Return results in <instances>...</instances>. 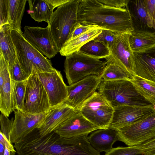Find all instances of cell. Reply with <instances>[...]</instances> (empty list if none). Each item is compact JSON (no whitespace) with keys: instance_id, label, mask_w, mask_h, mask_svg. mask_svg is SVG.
<instances>
[{"instance_id":"cell-33","label":"cell","mask_w":155,"mask_h":155,"mask_svg":"<svg viewBox=\"0 0 155 155\" xmlns=\"http://www.w3.org/2000/svg\"><path fill=\"white\" fill-rule=\"evenodd\" d=\"M9 68L11 78L15 82L24 81L29 78L21 68L16 55L15 61Z\"/></svg>"},{"instance_id":"cell-9","label":"cell","mask_w":155,"mask_h":155,"mask_svg":"<svg viewBox=\"0 0 155 155\" xmlns=\"http://www.w3.org/2000/svg\"><path fill=\"white\" fill-rule=\"evenodd\" d=\"M103 79L96 75H91L68 86L67 98L64 103L78 110L94 93Z\"/></svg>"},{"instance_id":"cell-20","label":"cell","mask_w":155,"mask_h":155,"mask_svg":"<svg viewBox=\"0 0 155 155\" xmlns=\"http://www.w3.org/2000/svg\"><path fill=\"white\" fill-rule=\"evenodd\" d=\"M88 137L91 146L100 152L109 151L118 140L117 130L109 128L97 130Z\"/></svg>"},{"instance_id":"cell-39","label":"cell","mask_w":155,"mask_h":155,"mask_svg":"<svg viewBox=\"0 0 155 155\" xmlns=\"http://www.w3.org/2000/svg\"><path fill=\"white\" fill-rule=\"evenodd\" d=\"M140 146L145 155H155V139L145 142Z\"/></svg>"},{"instance_id":"cell-29","label":"cell","mask_w":155,"mask_h":155,"mask_svg":"<svg viewBox=\"0 0 155 155\" xmlns=\"http://www.w3.org/2000/svg\"><path fill=\"white\" fill-rule=\"evenodd\" d=\"M81 52L97 58L106 59L110 55L109 49L102 43L94 40L87 43L81 48Z\"/></svg>"},{"instance_id":"cell-15","label":"cell","mask_w":155,"mask_h":155,"mask_svg":"<svg viewBox=\"0 0 155 155\" xmlns=\"http://www.w3.org/2000/svg\"><path fill=\"white\" fill-rule=\"evenodd\" d=\"M97 130L78 111L59 125L54 132L60 139H70L86 136Z\"/></svg>"},{"instance_id":"cell-26","label":"cell","mask_w":155,"mask_h":155,"mask_svg":"<svg viewBox=\"0 0 155 155\" xmlns=\"http://www.w3.org/2000/svg\"><path fill=\"white\" fill-rule=\"evenodd\" d=\"M11 31L8 24L0 27V52L3 55L9 66L15 61L16 54L11 35Z\"/></svg>"},{"instance_id":"cell-37","label":"cell","mask_w":155,"mask_h":155,"mask_svg":"<svg viewBox=\"0 0 155 155\" xmlns=\"http://www.w3.org/2000/svg\"><path fill=\"white\" fill-rule=\"evenodd\" d=\"M0 27L8 24V11L7 0H0Z\"/></svg>"},{"instance_id":"cell-6","label":"cell","mask_w":155,"mask_h":155,"mask_svg":"<svg viewBox=\"0 0 155 155\" xmlns=\"http://www.w3.org/2000/svg\"><path fill=\"white\" fill-rule=\"evenodd\" d=\"M114 108L99 92H95L79 110L82 115L97 129L108 128Z\"/></svg>"},{"instance_id":"cell-25","label":"cell","mask_w":155,"mask_h":155,"mask_svg":"<svg viewBox=\"0 0 155 155\" xmlns=\"http://www.w3.org/2000/svg\"><path fill=\"white\" fill-rule=\"evenodd\" d=\"M14 83L10 75L0 87V110L1 113L7 117L15 110L13 97Z\"/></svg>"},{"instance_id":"cell-12","label":"cell","mask_w":155,"mask_h":155,"mask_svg":"<svg viewBox=\"0 0 155 155\" xmlns=\"http://www.w3.org/2000/svg\"><path fill=\"white\" fill-rule=\"evenodd\" d=\"M108 128L117 130L134 124L155 110L152 105L146 106L124 105L115 107Z\"/></svg>"},{"instance_id":"cell-27","label":"cell","mask_w":155,"mask_h":155,"mask_svg":"<svg viewBox=\"0 0 155 155\" xmlns=\"http://www.w3.org/2000/svg\"><path fill=\"white\" fill-rule=\"evenodd\" d=\"M130 80L137 92L155 107V82L134 76Z\"/></svg>"},{"instance_id":"cell-32","label":"cell","mask_w":155,"mask_h":155,"mask_svg":"<svg viewBox=\"0 0 155 155\" xmlns=\"http://www.w3.org/2000/svg\"><path fill=\"white\" fill-rule=\"evenodd\" d=\"M104 155H145L140 145L113 148Z\"/></svg>"},{"instance_id":"cell-14","label":"cell","mask_w":155,"mask_h":155,"mask_svg":"<svg viewBox=\"0 0 155 155\" xmlns=\"http://www.w3.org/2000/svg\"><path fill=\"white\" fill-rule=\"evenodd\" d=\"M47 113L33 114L19 110H15V119L10 134L11 143H15L35 129H38Z\"/></svg>"},{"instance_id":"cell-36","label":"cell","mask_w":155,"mask_h":155,"mask_svg":"<svg viewBox=\"0 0 155 155\" xmlns=\"http://www.w3.org/2000/svg\"><path fill=\"white\" fill-rule=\"evenodd\" d=\"M96 28H103L95 25H83L79 22L72 27L69 36L68 40L80 35L89 30Z\"/></svg>"},{"instance_id":"cell-43","label":"cell","mask_w":155,"mask_h":155,"mask_svg":"<svg viewBox=\"0 0 155 155\" xmlns=\"http://www.w3.org/2000/svg\"><path fill=\"white\" fill-rule=\"evenodd\" d=\"M5 147L2 143H0V155H4Z\"/></svg>"},{"instance_id":"cell-10","label":"cell","mask_w":155,"mask_h":155,"mask_svg":"<svg viewBox=\"0 0 155 155\" xmlns=\"http://www.w3.org/2000/svg\"><path fill=\"white\" fill-rule=\"evenodd\" d=\"M130 35L117 33L110 49V55L106 59L133 76L132 70L134 63V53L129 42Z\"/></svg>"},{"instance_id":"cell-2","label":"cell","mask_w":155,"mask_h":155,"mask_svg":"<svg viewBox=\"0 0 155 155\" xmlns=\"http://www.w3.org/2000/svg\"><path fill=\"white\" fill-rule=\"evenodd\" d=\"M78 20L83 25H97L117 33L130 35L134 30L130 13L126 8L111 7L98 0H80Z\"/></svg>"},{"instance_id":"cell-7","label":"cell","mask_w":155,"mask_h":155,"mask_svg":"<svg viewBox=\"0 0 155 155\" xmlns=\"http://www.w3.org/2000/svg\"><path fill=\"white\" fill-rule=\"evenodd\" d=\"M118 140L128 146L140 145L155 139V110L141 120L116 130Z\"/></svg>"},{"instance_id":"cell-40","label":"cell","mask_w":155,"mask_h":155,"mask_svg":"<svg viewBox=\"0 0 155 155\" xmlns=\"http://www.w3.org/2000/svg\"><path fill=\"white\" fill-rule=\"evenodd\" d=\"M144 2L148 14L155 21V0H144Z\"/></svg>"},{"instance_id":"cell-28","label":"cell","mask_w":155,"mask_h":155,"mask_svg":"<svg viewBox=\"0 0 155 155\" xmlns=\"http://www.w3.org/2000/svg\"><path fill=\"white\" fill-rule=\"evenodd\" d=\"M106 61L101 77L105 81H112L129 80L133 76L128 73L124 70L114 64Z\"/></svg>"},{"instance_id":"cell-16","label":"cell","mask_w":155,"mask_h":155,"mask_svg":"<svg viewBox=\"0 0 155 155\" xmlns=\"http://www.w3.org/2000/svg\"><path fill=\"white\" fill-rule=\"evenodd\" d=\"M134 53L133 75L155 82V45L141 51Z\"/></svg>"},{"instance_id":"cell-19","label":"cell","mask_w":155,"mask_h":155,"mask_svg":"<svg viewBox=\"0 0 155 155\" xmlns=\"http://www.w3.org/2000/svg\"><path fill=\"white\" fill-rule=\"evenodd\" d=\"M126 8L130 13L134 30L155 31V21L148 14L144 0H129Z\"/></svg>"},{"instance_id":"cell-35","label":"cell","mask_w":155,"mask_h":155,"mask_svg":"<svg viewBox=\"0 0 155 155\" xmlns=\"http://www.w3.org/2000/svg\"><path fill=\"white\" fill-rule=\"evenodd\" d=\"M14 120L13 118L9 120L8 117L1 113L0 116L1 132L10 142V134Z\"/></svg>"},{"instance_id":"cell-8","label":"cell","mask_w":155,"mask_h":155,"mask_svg":"<svg viewBox=\"0 0 155 155\" xmlns=\"http://www.w3.org/2000/svg\"><path fill=\"white\" fill-rule=\"evenodd\" d=\"M51 108L45 89L36 74L27 79L23 108L21 110L33 114H45Z\"/></svg>"},{"instance_id":"cell-4","label":"cell","mask_w":155,"mask_h":155,"mask_svg":"<svg viewBox=\"0 0 155 155\" xmlns=\"http://www.w3.org/2000/svg\"><path fill=\"white\" fill-rule=\"evenodd\" d=\"M80 0H70L57 8L48 23L58 52L68 40L73 26L79 22L78 12Z\"/></svg>"},{"instance_id":"cell-38","label":"cell","mask_w":155,"mask_h":155,"mask_svg":"<svg viewBox=\"0 0 155 155\" xmlns=\"http://www.w3.org/2000/svg\"><path fill=\"white\" fill-rule=\"evenodd\" d=\"M107 6L117 8H126L129 0H98Z\"/></svg>"},{"instance_id":"cell-23","label":"cell","mask_w":155,"mask_h":155,"mask_svg":"<svg viewBox=\"0 0 155 155\" xmlns=\"http://www.w3.org/2000/svg\"><path fill=\"white\" fill-rule=\"evenodd\" d=\"M28 13L38 22L45 21L48 23L53 12L54 8L48 0H28Z\"/></svg>"},{"instance_id":"cell-30","label":"cell","mask_w":155,"mask_h":155,"mask_svg":"<svg viewBox=\"0 0 155 155\" xmlns=\"http://www.w3.org/2000/svg\"><path fill=\"white\" fill-rule=\"evenodd\" d=\"M32 64L31 75L41 73L51 72L55 69L52 67L51 61L38 51L32 60Z\"/></svg>"},{"instance_id":"cell-22","label":"cell","mask_w":155,"mask_h":155,"mask_svg":"<svg viewBox=\"0 0 155 155\" xmlns=\"http://www.w3.org/2000/svg\"><path fill=\"white\" fill-rule=\"evenodd\" d=\"M129 42L134 52L141 51L155 45V32L134 30Z\"/></svg>"},{"instance_id":"cell-1","label":"cell","mask_w":155,"mask_h":155,"mask_svg":"<svg viewBox=\"0 0 155 155\" xmlns=\"http://www.w3.org/2000/svg\"><path fill=\"white\" fill-rule=\"evenodd\" d=\"M14 143L18 155H101L87 136L60 139L54 131L41 136L37 129Z\"/></svg>"},{"instance_id":"cell-3","label":"cell","mask_w":155,"mask_h":155,"mask_svg":"<svg viewBox=\"0 0 155 155\" xmlns=\"http://www.w3.org/2000/svg\"><path fill=\"white\" fill-rule=\"evenodd\" d=\"M98 91L114 108L120 106L152 105L137 92L130 80L112 81L103 80Z\"/></svg>"},{"instance_id":"cell-21","label":"cell","mask_w":155,"mask_h":155,"mask_svg":"<svg viewBox=\"0 0 155 155\" xmlns=\"http://www.w3.org/2000/svg\"><path fill=\"white\" fill-rule=\"evenodd\" d=\"M102 28H96L86 32L68 40L59 51L60 54L66 57L80 51L81 47L88 42L94 40L101 32Z\"/></svg>"},{"instance_id":"cell-5","label":"cell","mask_w":155,"mask_h":155,"mask_svg":"<svg viewBox=\"0 0 155 155\" xmlns=\"http://www.w3.org/2000/svg\"><path fill=\"white\" fill-rule=\"evenodd\" d=\"M106 64L97 58L80 51L66 57L64 72L69 85L88 76L94 75L101 77Z\"/></svg>"},{"instance_id":"cell-41","label":"cell","mask_w":155,"mask_h":155,"mask_svg":"<svg viewBox=\"0 0 155 155\" xmlns=\"http://www.w3.org/2000/svg\"><path fill=\"white\" fill-rule=\"evenodd\" d=\"M4 155H15L16 150L14 149L12 143L7 139L5 141Z\"/></svg>"},{"instance_id":"cell-34","label":"cell","mask_w":155,"mask_h":155,"mask_svg":"<svg viewBox=\"0 0 155 155\" xmlns=\"http://www.w3.org/2000/svg\"><path fill=\"white\" fill-rule=\"evenodd\" d=\"M117 32L107 29L102 30L101 33L94 40L103 44L110 50L113 42Z\"/></svg>"},{"instance_id":"cell-11","label":"cell","mask_w":155,"mask_h":155,"mask_svg":"<svg viewBox=\"0 0 155 155\" xmlns=\"http://www.w3.org/2000/svg\"><path fill=\"white\" fill-rule=\"evenodd\" d=\"M23 35L36 50L50 59L58 52L48 25L45 28L25 26Z\"/></svg>"},{"instance_id":"cell-17","label":"cell","mask_w":155,"mask_h":155,"mask_svg":"<svg viewBox=\"0 0 155 155\" xmlns=\"http://www.w3.org/2000/svg\"><path fill=\"white\" fill-rule=\"evenodd\" d=\"M78 111L64 103L51 107L38 129L39 134L44 136L53 132L64 122Z\"/></svg>"},{"instance_id":"cell-31","label":"cell","mask_w":155,"mask_h":155,"mask_svg":"<svg viewBox=\"0 0 155 155\" xmlns=\"http://www.w3.org/2000/svg\"><path fill=\"white\" fill-rule=\"evenodd\" d=\"M27 79L20 81H15L13 97L15 110H21L23 108Z\"/></svg>"},{"instance_id":"cell-18","label":"cell","mask_w":155,"mask_h":155,"mask_svg":"<svg viewBox=\"0 0 155 155\" xmlns=\"http://www.w3.org/2000/svg\"><path fill=\"white\" fill-rule=\"evenodd\" d=\"M11 35L21 66L29 77L32 73V60L37 51L25 39L23 34L11 30Z\"/></svg>"},{"instance_id":"cell-13","label":"cell","mask_w":155,"mask_h":155,"mask_svg":"<svg viewBox=\"0 0 155 155\" xmlns=\"http://www.w3.org/2000/svg\"><path fill=\"white\" fill-rule=\"evenodd\" d=\"M36 74L47 92L51 107L64 104L67 98L68 88L60 71L55 68L51 72Z\"/></svg>"},{"instance_id":"cell-24","label":"cell","mask_w":155,"mask_h":155,"mask_svg":"<svg viewBox=\"0 0 155 155\" xmlns=\"http://www.w3.org/2000/svg\"><path fill=\"white\" fill-rule=\"evenodd\" d=\"M27 0H7L8 24L11 30L23 34L21 23Z\"/></svg>"},{"instance_id":"cell-42","label":"cell","mask_w":155,"mask_h":155,"mask_svg":"<svg viewBox=\"0 0 155 155\" xmlns=\"http://www.w3.org/2000/svg\"><path fill=\"white\" fill-rule=\"evenodd\" d=\"M54 9L69 2L70 0H48Z\"/></svg>"}]
</instances>
